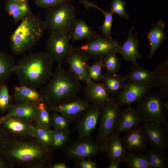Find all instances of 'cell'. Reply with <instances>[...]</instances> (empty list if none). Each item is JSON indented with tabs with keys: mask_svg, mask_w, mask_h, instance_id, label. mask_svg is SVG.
Returning <instances> with one entry per match:
<instances>
[{
	"mask_svg": "<svg viewBox=\"0 0 168 168\" xmlns=\"http://www.w3.org/2000/svg\"><path fill=\"white\" fill-rule=\"evenodd\" d=\"M53 151L33 138L10 140L0 149V153L13 168H45L49 167Z\"/></svg>",
	"mask_w": 168,
	"mask_h": 168,
	"instance_id": "obj_1",
	"label": "cell"
},
{
	"mask_svg": "<svg viewBox=\"0 0 168 168\" xmlns=\"http://www.w3.org/2000/svg\"><path fill=\"white\" fill-rule=\"evenodd\" d=\"M54 62L46 52L30 53L15 63L13 73L20 85L37 90L50 78Z\"/></svg>",
	"mask_w": 168,
	"mask_h": 168,
	"instance_id": "obj_2",
	"label": "cell"
},
{
	"mask_svg": "<svg viewBox=\"0 0 168 168\" xmlns=\"http://www.w3.org/2000/svg\"><path fill=\"white\" fill-rule=\"evenodd\" d=\"M80 82L69 70L58 65L40 91L44 102L49 108L75 100L83 89Z\"/></svg>",
	"mask_w": 168,
	"mask_h": 168,
	"instance_id": "obj_3",
	"label": "cell"
},
{
	"mask_svg": "<svg viewBox=\"0 0 168 168\" xmlns=\"http://www.w3.org/2000/svg\"><path fill=\"white\" fill-rule=\"evenodd\" d=\"M10 37L9 46L13 54H21L30 49L42 37L47 27L31 12L22 20Z\"/></svg>",
	"mask_w": 168,
	"mask_h": 168,
	"instance_id": "obj_4",
	"label": "cell"
},
{
	"mask_svg": "<svg viewBox=\"0 0 168 168\" xmlns=\"http://www.w3.org/2000/svg\"><path fill=\"white\" fill-rule=\"evenodd\" d=\"M76 10L69 1L48 9L44 21L47 29L60 32L70 36L77 19Z\"/></svg>",
	"mask_w": 168,
	"mask_h": 168,
	"instance_id": "obj_5",
	"label": "cell"
},
{
	"mask_svg": "<svg viewBox=\"0 0 168 168\" xmlns=\"http://www.w3.org/2000/svg\"><path fill=\"white\" fill-rule=\"evenodd\" d=\"M163 99L158 91L152 89L140 99L135 109L142 122L162 124L166 121Z\"/></svg>",
	"mask_w": 168,
	"mask_h": 168,
	"instance_id": "obj_6",
	"label": "cell"
},
{
	"mask_svg": "<svg viewBox=\"0 0 168 168\" xmlns=\"http://www.w3.org/2000/svg\"><path fill=\"white\" fill-rule=\"evenodd\" d=\"M121 44L116 39L109 38L95 33L84 44L78 48L88 59H95L104 57L110 53H118Z\"/></svg>",
	"mask_w": 168,
	"mask_h": 168,
	"instance_id": "obj_7",
	"label": "cell"
},
{
	"mask_svg": "<svg viewBox=\"0 0 168 168\" xmlns=\"http://www.w3.org/2000/svg\"><path fill=\"white\" fill-rule=\"evenodd\" d=\"M120 106L116 102L114 98L101 107L96 140L101 145L103 149L107 138L115 131L121 112Z\"/></svg>",
	"mask_w": 168,
	"mask_h": 168,
	"instance_id": "obj_8",
	"label": "cell"
},
{
	"mask_svg": "<svg viewBox=\"0 0 168 168\" xmlns=\"http://www.w3.org/2000/svg\"><path fill=\"white\" fill-rule=\"evenodd\" d=\"M62 151L68 158L76 161L90 158L103 152L100 144L91 137L69 142Z\"/></svg>",
	"mask_w": 168,
	"mask_h": 168,
	"instance_id": "obj_9",
	"label": "cell"
},
{
	"mask_svg": "<svg viewBox=\"0 0 168 168\" xmlns=\"http://www.w3.org/2000/svg\"><path fill=\"white\" fill-rule=\"evenodd\" d=\"M70 36L63 33L52 31L46 44V52L58 65H62L73 48Z\"/></svg>",
	"mask_w": 168,
	"mask_h": 168,
	"instance_id": "obj_10",
	"label": "cell"
},
{
	"mask_svg": "<svg viewBox=\"0 0 168 168\" xmlns=\"http://www.w3.org/2000/svg\"><path fill=\"white\" fill-rule=\"evenodd\" d=\"M0 123L10 140L35 138L33 125L25 119L15 116L0 117Z\"/></svg>",
	"mask_w": 168,
	"mask_h": 168,
	"instance_id": "obj_11",
	"label": "cell"
},
{
	"mask_svg": "<svg viewBox=\"0 0 168 168\" xmlns=\"http://www.w3.org/2000/svg\"><path fill=\"white\" fill-rule=\"evenodd\" d=\"M101 107L92 104L77 119L72 131H77L78 139L91 137L99 121Z\"/></svg>",
	"mask_w": 168,
	"mask_h": 168,
	"instance_id": "obj_12",
	"label": "cell"
},
{
	"mask_svg": "<svg viewBox=\"0 0 168 168\" xmlns=\"http://www.w3.org/2000/svg\"><path fill=\"white\" fill-rule=\"evenodd\" d=\"M155 86L154 84H142L128 81L120 92L115 96V100L120 106L138 103Z\"/></svg>",
	"mask_w": 168,
	"mask_h": 168,
	"instance_id": "obj_13",
	"label": "cell"
},
{
	"mask_svg": "<svg viewBox=\"0 0 168 168\" xmlns=\"http://www.w3.org/2000/svg\"><path fill=\"white\" fill-rule=\"evenodd\" d=\"M89 59L78 48H73L66 59L69 70L78 79L86 85L91 80L88 74Z\"/></svg>",
	"mask_w": 168,
	"mask_h": 168,
	"instance_id": "obj_14",
	"label": "cell"
},
{
	"mask_svg": "<svg viewBox=\"0 0 168 168\" xmlns=\"http://www.w3.org/2000/svg\"><path fill=\"white\" fill-rule=\"evenodd\" d=\"M142 128L152 148L164 151L168 144V134L161 124L154 122H144Z\"/></svg>",
	"mask_w": 168,
	"mask_h": 168,
	"instance_id": "obj_15",
	"label": "cell"
},
{
	"mask_svg": "<svg viewBox=\"0 0 168 168\" xmlns=\"http://www.w3.org/2000/svg\"><path fill=\"white\" fill-rule=\"evenodd\" d=\"M11 96L14 104L36 106L44 102L40 91L24 86H15Z\"/></svg>",
	"mask_w": 168,
	"mask_h": 168,
	"instance_id": "obj_16",
	"label": "cell"
},
{
	"mask_svg": "<svg viewBox=\"0 0 168 168\" xmlns=\"http://www.w3.org/2000/svg\"><path fill=\"white\" fill-rule=\"evenodd\" d=\"M90 105L89 102L85 99L78 96L70 102L49 109L51 111L61 114L72 123L77 119Z\"/></svg>",
	"mask_w": 168,
	"mask_h": 168,
	"instance_id": "obj_17",
	"label": "cell"
},
{
	"mask_svg": "<svg viewBox=\"0 0 168 168\" xmlns=\"http://www.w3.org/2000/svg\"><path fill=\"white\" fill-rule=\"evenodd\" d=\"M103 151L110 161H115L119 163L123 162L128 152L124 145L120 133L115 131L106 139L103 146Z\"/></svg>",
	"mask_w": 168,
	"mask_h": 168,
	"instance_id": "obj_18",
	"label": "cell"
},
{
	"mask_svg": "<svg viewBox=\"0 0 168 168\" xmlns=\"http://www.w3.org/2000/svg\"><path fill=\"white\" fill-rule=\"evenodd\" d=\"M86 85L83 91L85 99L88 102L102 107L114 99L101 82L91 80Z\"/></svg>",
	"mask_w": 168,
	"mask_h": 168,
	"instance_id": "obj_19",
	"label": "cell"
},
{
	"mask_svg": "<svg viewBox=\"0 0 168 168\" xmlns=\"http://www.w3.org/2000/svg\"><path fill=\"white\" fill-rule=\"evenodd\" d=\"M126 133L122 139L127 150L141 153L146 151L148 143L142 126Z\"/></svg>",
	"mask_w": 168,
	"mask_h": 168,
	"instance_id": "obj_20",
	"label": "cell"
},
{
	"mask_svg": "<svg viewBox=\"0 0 168 168\" xmlns=\"http://www.w3.org/2000/svg\"><path fill=\"white\" fill-rule=\"evenodd\" d=\"M141 122L137 110L128 105L127 108L120 112L115 131L119 133L127 132L138 127Z\"/></svg>",
	"mask_w": 168,
	"mask_h": 168,
	"instance_id": "obj_21",
	"label": "cell"
},
{
	"mask_svg": "<svg viewBox=\"0 0 168 168\" xmlns=\"http://www.w3.org/2000/svg\"><path fill=\"white\" fill-rule=\"evenodd\" d=\"M134 27L129 30L127 38L120 45L118 52L124 60L130 61L133 64L137 63L136 60L141 58L138 49L139 40L137 34H133L132 32Z\"/></svg>",
	"mask_w": 168,
	"mask_h": 168,
	"instance_id": "obj_22",
	"label": "cell"
},
{
	"mask_svg": "<svg viewBox=\"0 0 168 168\" xmlns=\"http://www.w3.org/2000/svg\"><path fill=\"white\" fill-rule=\"evenodd\" d=\"M153 83L163 98L168 96V58L166 57L152 71Z\"/></svg>",
	"mask_w": 168,
	"mask_h": 168,
	"instance_id": "obj_23",
	"label": "cell"
},
{
	"mask_svg": "<svg viewBox=\"0 0 168 168\" xmlns=\"http://www.w3.org/2000/svg\"><path fill=\"white\" fill-rule=\"evenodd\" d=\"M165 25L162 20L152 24L148 35L147 39L150 47L148 57L152 58L155 52L162 43L167 39L165 33Z\"/></svg>",
	"mask_w": 168,
	"mask_h": 168,
	"instance_id": "obj_24",
	"label": "cell"
},
{
	"mask_svg": "<svg viewBox=\"0 0 168 168\" xmlns=\"http://www.w3.org/2000/svg\"><path fill=\"white\" fill-rule=\"evenodd\" d=\"M124 77L126 81L139 84H154L153 72L137 63L133 64L130 70Z\"/></svg>",
	"mask_w": 168,
	"mask_h": 168,
	"instance_id": "obj_25",
	"label": "cell"
},
{
	"mask_svg": "<svg viewBox=\"0 0 168 168\" xmlns=\"http://www.w3.org/2000/svg\"><path fill=\"white\" fill-rule=\"evenodd\" d=\"M101 83L112 96H115L122 89L126 81L124 76L117 73L106 72L103 74Z\"/></svg>",
	"mask_w": 168,
	"mask_h": 168,
	"instance_id": "obj_26",
	"label": "cell"
},
{
	"mask_svg": "<svg viewBox=\"0 0 168 168\" xmlns=\"http://www.w3.org/2000/svg\"><path fill=\"white\" fill-rule=\"evenodd\" d=\"M3 10L12 16L16 24L32 12L28 2L21 4L14 0H5Z\"/></svg>",
	"mask_w": 168,
	"mask_h": 168,
	"instance_id": "obj_27",
	"label": "cell"
},
{
	"mask_svg": "<svg viewBox=\"0 0 168 168\" xmlns=\"http://www.w3.org/2000/svg\"><path fill=\"white\" fill-rule=\"evenodd\" d=\"M37 106L11 104L6 117L15 116L25 119L30 122L35 120Z\"/></svg>",
	"mask_w": 168,
	"mask_h": 168,
	"instance_id": "obj_28",
	"label": "cell"
},
{
	"mask_svg": "<svg viewBox=\"0 0 168 168\" xmlns=\"http://www.w3.org/2000/svg\"><path fill=\"white\" fill-rule=\"evenodd\" d=\"M95 33L83 19H77L71 34V40L73 42L81 40H87Z\"/></svg>",
	"mask_w": 168,
	"mask_h": 168,
	"instance_id": "obj_29",
	"label": "cell"
},
{
	"mask_svg": "<svg viewBox=\"0 0 168 168\" xmlns=\"http://www.w3.org/2000/svg\"><path fill=\"white\" fill-rule=\"evenodd\" d=\"M15 64L12 56L0 50V84L5 82L13 73Z\"/></svg>",
	"mask_w": 168,
	"mask_h": 168,
	"instance_id": "obj_30",
	"label": "cell"
},
{
	"mask_svg": "<svg viewBox=\"0 0 168 168\" xmlns=\"http://www.w3.org/2000/svg\"><path fill=\"white\" fill-rule=\"evenodd\" d=\"M123 162L129 168H151L144 153L128 152Z\"/></svg>",
	"mask_w": 168,
	"mask_h": 168,
	"instance_id": "obj_31",
	"label": "cell"
},
{
	"mask_svg": "<svg viewBox=\"0 0 168 168\" xmlns=\"http://www.w3.org/2000/svg\"><path fill=\"white\" fill-rule=\"evenodd\" d=\"M146 152L147 159L151 168H165L168 166V159L164 151L152 148Z\"/></svg>",
	"mask_w": 168,
	"mask_h": 168,
	"instance_id": "obj_32",
	"label": "cell"
},
{
	"mask_svg": "<svg viewBox=\"0 0 168 168\" xmlns=\"http://www.w3.org/2000/svg\"><path fill=\"white\" fill-rule=\"evenodd\" d=\"M33 131L37 140L46 147L52 149L53 130L45 125L35 124L33 125Z\"/></svg>",
	"mask_w": 168,
	"mask_h": 168,
	"instance_id": "obj_33",
	"label": "cell"
},
{
	"mask_svg": "<svg viewBox=\"0 0 168 168\" xmlns=\"http://www.w3.org/2000/svg\"><path fill=\"white\" fill-rule=\"evenodd\" d=\"M71 131L69 129L52 131L51 148L53 151L62 150L70 142Z\"/></svg>",
	"mask_w": 168,
	"mask_h": 168,
	"instance_id": "obj_34",
	"label": "cell"
},
{
	"mask_svg": "<svg viewBox=\"0 0 168 168\" xmlns=\"http://www.w3.org/2000/svg\"><path fill=\"white\" fill-rule=\"evenodd\" d=\"M50 111L44 102L37 106V111L35 121V124L43 125L50 128L52 116Z\"/></svg>",
	"mask_w": 168,
	"mask_h": 168,
	"instance_id": "obj_35",
	"label": "cell"
},
{
	"mask_svg": "<svg viewBox=\"0 0 168 168\" xmlns=\"http://www.w3.org/2000/svg\"><path fill=\"white\" fill-rule=\"evenodd\" d=\"M117 53H110L105 55L104 57V67L106 72L117 73L121 66V61L117 57Z\"/></svg>",
	"mask_w": 168,
	"mask_h": 168,
	"instance_id": "obj_36",
	"label": "cell"
},
{
	"mask_svg": "<svg viewBox=\"0 0 168 168\" xmlns=\"http://www.w3.org/2000/svg\"><path fill=\"white\" fill-rule=\"evenodd\" d=\"M96 8L100 11L104 15L105 20L103 24L98 27L102 32V35L109 38L111 36V31L114 19L113 17V13L110 11H104L97 6Z\"/></svg>",
	"mask_w": 168,
	"mask_h": 168,
	"instance_id": "obj_37",
	"label": "cell"
},
{
	"mask_svg": "<svg viewBox=\"0 0 168 168\" xmlns=\"http://www.w3.org/2000/svg\"><path fill=\"white\" fill-rule=\"evenodd\" d=\"M99 60L96 61L91 65H89L88 67V74L90 79L95 82L101 80L103 77L102 73V68L104 67V57L100 58Z\"/></svg>",
	"mask_w": 168,
	"mask_h": 168,
	"instance_id": "obj_38",
	"label": "cell"
},
{
	"mask_svg": "<svg viewBox=\"0 0 168 168\" xmlns=\"http://www.w3.org/2000/svg\"><path fill=\"white\" fill-rule=\"evenodd\" d=\"M11 97L8 88L5 82L0 84V111L5 113L11 105Z\"/></svg>",
	"mask_w": 168,
	"mask_h": 168,
	"instance_id": "obj_39",
	"label": "cell"
},
{
	"mask_svg": "<svg viewBox=\"0 0 168 168\" xmlns=\"http://www.w3.org/2000/svg\"><path fill=\"white\" fill-rule=\"evenodd\" d=\"M52 115L51 126L54 129L58 130L69 129V127L71 123L60 113L54 112Z\"/></svg>",
	"mask_w": 168,
	"mask_h": 168,
	"instance_id": "obj_40",
	"label": "cell"
},
{
	"mask_svg": "<svg viewBox=\"0 0 168 168\" xmlns=\"http://www.w3.org/2000/svg\"><path fill=\"white\" fill-rule=\"evenodd\" d=\"M126 4L123 0H113L110 3V11L115 13L119 17L126 19H129V15L125 9Z\"/></svg>",
	"mask_w": 168,
	"mask_h": 168,
	"instance_id": "obj_41",
	"label": "cell"
},
{
	"mask_svg": "<svg viewBox=\"0 0 168 168\" xmlns=\"http://www.w3.org/2000/svg\"><path fill=\"white\" fill-rule=\"evenodd\" d=\"M69 1V0H35V4L40 8L48 10Z\"/></svg>",
	"mask_w": 168,
	"mask_h": 168,
	"instance_id": "obj_42",
	"label": "cell"
},
{
	"mask_svg": "<svg viewBox=\"0 0 168 168\" xmlns=\"http://www.w3.org/2000/svg\"><path fill=\"white\" fill-rule=\"evenodd\" d=\"M76 168H97L96 162L90 159L86 160L85 159L76 161L75 164Z\"/></svg>",
	"mask_w": 168,
	"mask_h": 168,
	"instance_id": "obj_43",
	"label": "cell"
},
{
	"mask_svg": "<svg viewBox=\"0 0 168 168\" xmlns=\"http://www.w3.org/2000/svg\"><path fill=\"white\" fill-rule=\"evenodd\" d=\"M10 139L2 128L0 123V149Z\"/></svg>",
	"mask_w": 168,
	"mask_h": 168,
	"instance_id": "obj_44",
	"label": "cell"
},
{
	"mask_svg": "<svg viewBox=\"0 0 168 168\" xmlns=\"http://www.w3.org/2000/svg\"><path fill=\"white\" fill-rule=\"evenodd\" d=\"M9 163L0 153V168H12Z\"/></svg>",
	"mask_w": 168,
	"mask_h": 168,
	"instance_id": "obj_45",
	"label": "cell"
},
{
	"mask_svg": "<svg viewBox=\"0 0 168 168\" xmlns=\"http://www.w3.org/2000/svg\"><path fill=\"white\" fill-rule=\"evenodd\" d=\"M49 168H67L66 162L54 164L52 166L50 165Z\"/></svg>",
	"mask_w": 168,
	"mask_h": 168,
	"instance_id": "obj_46",
	"label": "cell"
},
{
	"mask_svg": "<svg viewBox=\"0 0 168 168\" xmlns=\"http://www.w3.org/2000/svg\"><path fill=\"white\" fill-rule=\"evenodd\" d=\"M119 163L115 161H110V163L108 166V168H119Z\"/></svg>",
	"mask_w": 168,
	"mask_h": 168,
	"instance_id": "obj_47",
	"label": "cell"
},
{
	"mask_svg": "<svg viewBox=\"0 0 168 168\" xmlns=\"http://www.w3.org/2000/svg\"><path fill=\"white\" fill-rule=\"evenodd\" d=\"M163 105L165 109H166L168 111V101H164L163 102Z\"/></svg>",
	"mask_w": 168,
	"mask_h": 168,
	"instance_id": "obj_48",
	"label": "cell"
},
{
	"mask_svg": "<svg viewBox=\"0 0 168 168\" xmlns=\"http://www.w3.org/2000/svg\"><path fill=\"white\" fill-rule=\"evenodd\" d=\"M14 1L19 3L23 4L27 2L28 0H14Z\"/></svg>",
	"mask_w": 168,
	"mask_h": 168,
	"instance_id": "obj_49",
	"label": "cell"
}]
</instances>
